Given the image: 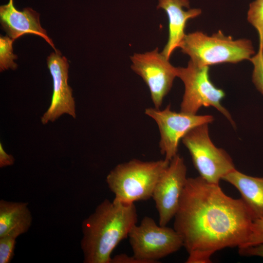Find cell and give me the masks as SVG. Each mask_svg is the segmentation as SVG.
<instances>
[{"instance_id": "cell-1", "label": "cell", "mask_w": 263, "mask_h": 263, "mask_svg": "<svg viewBox=\"0 0 263 263\" xmlns=\"http://www.w3.org/2000/svg\"><path fill=\"white\" fill-rule=\"evenodd\" d=\"M174 218L173 228L188 254L187 263H210L216 252L244 246L254 220L241 198L200 176L188 178Z\"/></svg>"}, {"instance_id": "cell-2", "label": "cell", "mask_w": 263, "mask_h": 263, "mask_svg": "<svg viewBox=\"0 0 263 263\" xmlns=\"http://www.w3.org/2000/svg\"><path fill=\"white\" fill-rule=\"evenodd\" d=\"M137 221L134 203L105 199L82 222L80 245L83 262L111 263L113 250L128 237Z\"/></svg>"}, {"instance_id": "cell-3", "label": "cell", "mask_w": 263, "mask_h": 263, "mask_svg": "<svg viewBox=\"0 0 263 263\" xmlns=\"http://www.w3.org/2000/svg\"><path fill=\"white\" fill-rule=\"evenodd\" d=\"M169 162L165 159L152 161L133 159L116 165L106 177L114 200L130 204L151 198L155 185Z\"/></svg>"}, {"instance_id": "cell-4", "label": "cell", "mask_w": 263, "mask_h": 263, "mask_svg": "<svg viewBox=\"0 0 263 263\" xmlns=\"http://www.w3.org/2000/svg\"><path fill=\"white\" fill-rule=\"evenodd\" d=\"M190 60L200 66L250 60L255 51L247 39L235 40L222 31L209 36L201 31L186 34L180 47Z\"/></svg>"}, {"instance_id": "cell-5", "label": "cell", "mask_w": 263, "mask_h": 263, "mask_svg": "<svg viewBox=\"0 0 263 263\" xmlns=\"http://www.w3.org/2000/svg\"><path fill=\"white\" fill-rule=\"evenodd\" d=\"M182 141L188 149L200 176L207 182L219 184L225 175L236 169L230 155L212 142L208 124L192 129Z\"/></svg>"}, {"instance_id": "cell-6", "label": "cell", "mask_w": 263, "mask_h": 263, "mask_svg": "<svg viewBox=\"0 0 263 263\" xmlns=\"http://www.w3.org/2000/svg\"><path fill=\"white\" fill-rule=\"evenodd\" d=\"M177 77L185 86L180 111L196 114L202 107L212 106L235 127L231 115L221 103L225 96L224 91L217 88L209 78V66H200L189 60L186 67H177Z\"/></svg>"}, {"instance_id": "cell-7", "label": "cell", "mask_w": 263, "mask_h": 263, "mask_svg": "<svg viewBox=\"0 0 263 263\" xmlns=\"http://www.w3.org/2000/svg\"><path fill=\"white\" fill-rule=\"evenodd\" d=\"M128 237L133 255L146 263H158L183 246L181 237L174 228L158 225L149 216L132 227Z\"/></svg>"}, {"instance_id": "cell-8", "label": "cell", "mask_w": 263, "mask_h": 263, "mask_svg": "<svg viewBox=\"0 0 263 263\" xmlns=\"http://www.w3.org/2000/svg\"><path fill=\"white\" fill-rule=\"evenodd\" d=\"M145 113L156 122L160 135V152L169 161L178 154L179 142L189 131L214 120L210 115H198L173 111L170 104L163 110L155 107L146 108Z\"/></svg>"}, {"instance_id": "cell-9", "label": "cell", "mask_w": 263, "mask_h": 263, "mask_svg": "<svg viewBox=\"0 0 263 263\" xmlns=\"http://www.w3.org/2000/svg\"><path fill=\"white\" fill-rule=\"evenodd\" d=\"M131 60V69L143 79L154 107L160 109L177 77V67L159 52L158 48L144 53H134Z\"/></svg>"}, {"instance_id": "cell-10", "label": "cell", "mask_w": 263, "mask_h": 263, "mask_svg": "<svg viewBox=\"0 0 263 263\" xmlns=\"http://www.w3.org/2000/svg\"><path fill=\"white\" fill-rule=\"evenodd\" d=\"M187 172L184 159L177 154L170 161L155 185L151 198L161 226H166L177 212L188 179Z\"/></svg>"}, {"instance_id": "cell-11", "label": "cell", "mask_w": 263, "mask_h": 263, "mask_svg": "<svg viewBox=\"0 0 263 263\" xmlns=\"http://www.w3.org/2000/svg\"><path fill=\"white\" fill-rule=\"evenodd\" d=\"M47 66L53 79V94L50 106L41 117L42 124L54 122L63 114L75 118L73 90L68 83V60L57 50L48 56Z\"/></svg>"}, {"instance_id": "cell-12", "label": "cell", "mask_w": 263, "mask_h": 263, "mask_svg": "<svg viewBox=\"0 0 263 263\" xmlns=\"http://www.w3.org/2000/svg\"><path fill=\"white\" fill-rule=\"evenodd\" d=\"M0 20L2 29L14 40L23 35H35L44 39L55 52L57 51L41 26L39 14L32 8L19 11L15 7L14 0H9L7 4L0 6Z\"/></svg>"}, {"instance_id": "cell-13", "label": "cell", "mask_w": 263, "mask_h": 263, "mask_svg": "<svg viewBox=\"0 0 263 263\" xmlns=\"http://www.w3.org/2000/svg\"><path fill=\"white\" fill-rule=\"evenodd\" d=\"M184 8H189V0H158L157 8L164 10L169 19L168 40L161 52L168 59L173 51L180 47L186 35L185 29L188 20L198 17L202 13L200 9L185 11Z\"/></svg>"}, {"instance_id": "cell-14", "label": "cell", "mask_w": 263, "mask_h": 263, "mask_svg": "<svg viewBox=\"0 0 263 263\" xmlns=\"http://www.w3.org/2000/svg\"><path fill=\"white\" fill-rule=\"evenodd\" d=\"M222 180L233 186L253 219L263 218V177H253L236 169L225 175Z\"/></svg>"}, {"instance_id": "cell-15", "label": "cell", "mask_w": 263, "mask_h": 263, "mask_svg": "<svg viewBox=\"0 0 263 263\" xmlns=\"http://www.w3.org/2000/svg\"><path fill=\"white\" fill-rule=\"evenodd\" d=\"M28 203L0 201V237L17 238L26 233L32 222Z\"/></svg>"}, {"instance_id": "cell-16", "label": "cell", "mask_w": 263, "mask_h": 263, "mask_svg": "<svg viewBox=\"0 0 263 263\" xmlns=\"http://www.w3.org/2000/svg\"><path fill=\"white\" fill-rule=\"evenodd\" d=\"M15 40L8 35L0 37V71L8 69L15 70L18 65L14 60L18 56L13 53V43Z\"/></svg>"}, {"instance_id": "cell-17", "label": "cell", "mask_w": 263, "mask_h": 263, "mask_svg": "<svg viewBox=\"0 0 263 263\" xmlns=\"http://www.w3.org/2000/svg\"><path fill=\"white\" fill-rule=\"evenodd\" d=\"M247 20L257 30L259 38V47L263 48V0H255L250 4Z\"/></svg>"}, {"instance_id": "cell-18", "label": "cell", "mask_w": 263, "mask_h": 263, "mask_svg": "<svg viewBox=\"0 0 263 263\" xmlns=\"http://www.w3.org/2000/svg\"><path fill=\"white\" fill-rule=\"evenodd\" d=\"M249 60L253 65L252 81L257 89L263 94V48L259 47L258 53Z\"/></svg>"}, {"instance_id": "cell-19", "label": "cell", "mask_w": 263, "mask_h": 263, "mask_svg": "<svg viewBox=\"0 0 263 263\" xmlns=\"http://www.w3.org/2000/svg\"><path fill=\"white\" fill-rule=\"evenodd\" d=\"M16 238L11 236L0 237V263H9L14 256Z\"/></svg>"}, {"instance_id": "cell-20", "label": "cell", "mask_w": 263, "mask_h": 263, "mask_svg": "<svg viewBox=\"0 0 263 263\" xmlns=\"http://www.w3.org/2000/svg\"><path fill=\"white\" fill-rule=\"evenodd\" d=\"M263 243V218L254 219L250 233L245 244L241 247L247 246Z\"/></svg>"}, {"instance_id": "cell-21", "label": "cell", "mask_w": 263, "mask_h": 263, "mask_svg": "<svg viewBox=\"0 0 263 263\" xmlns=\"http://www.w3.org/2000/svg\"><path fill=\"white\" fill-rule=\"evenodd\" d=\"M238 253L242 256H257L263 258V243L247 246L239 247Z\"/></svg>"}, {"instance_id": "cell-22", "label": "cell", "mask_w": 263, "mask_h": 263, "mask_svg": "<svg viewBox=\"0 0 263 263\" xmlns=\"http://www.w3.org/2000/svg\"><path fill=\"white\" fill-rule=\"evenodd\" d=\"M111 263H146L133 255L129 256L124 253L117 254L112 258Z\"/></svg>"}, {"instance_id": "cell-23", "label": "cell", "mask_w": 263, "mask_h": 263, "mask_svg": "<svg viewBox=\"0 0 263 263\" xmlns=\"http://www.w3.org/2000/svg\"><path fill=\"white\" fill-rule=\"evenodd\" d=\"M15 159L13 155L8 154L4 150L2 143H0V167L11 166L14 164Z\"/></svg>"}]
</instances>
